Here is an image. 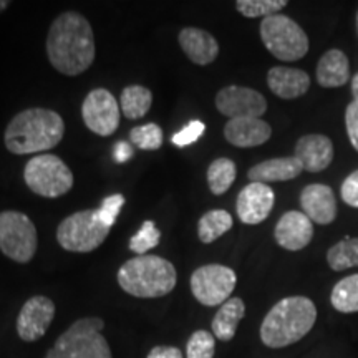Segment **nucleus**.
I'll return each mask as SVG.
<instances>
[{
  "instance_id": "nucleus-3",
  "label": "nucleus",
  "mask_w": 358,
  "mask_h": 358,
  "mask_svg": "<svg viewBox=\"0 0 358 358\" xmlns=\"http://www.w3.org/2000/svg\"><path fill=\"white\" fill-rule=\"evenodd\" d=\"M317 320V308L308 297L294 295L275 303L261 325V340L268 348H284L297 343L310 332Z\"/></svg>"
},
{
  "instance_id": "nucleus-16",
  "label": "nucleus",
  "mask_w": 358,
  "mask_h": 358,
  "mask_svg": "<svg viewBox=\"0 0 358 358\" xmlns=\"http://www.w3.org/2000/svg\"><path fill=\"white\" fill-rule=\"evenodd\" d=\"M302 213L312 222L327 226L337 217V201H335L332 187L325 185H308L301 192Z\"/></svg>"
},
{
  "instance_id": "nucleus-23",
  "label": "nucleus",
  "mask_w": 358,
  "mask_h": 358,
  "mask_svg": "<svg viewBox=\"0 0 358 358\" xmlns=\"http://www.w3.org/2000/svg\"><path fill=\"white\" fill-rule=\"evenodd\" d=\"M245 315V306L244 301L239 297H231L219 307L213 319V335L222 342H229L234 338L237 332L239 322L244 319Z\"/></svg>"
},
{
  "instance_id": "nucleus-7",
  "label": "nucleus",
  "mask_w": 358,
  "mask_h": 358,
  "mask_svg": "<svg viewBox=\"0 0 358 358\" xmlns=\"http://www.w3.org/2000/svg\"><path fill=\"white\" fill-rule=\"evenodd\" d=\"M110 234V227L100 221L98 209L78 211L65 217L57 227V241L69 252L87 254L100 248Z\"/></svg>"
},
{
  "instance_id": "nucleus-39",
  "label": "nucleus",
  "mask_w": 358,
  "mask_h": 358,
  "mask_svg": "<svg viewBox=\"0 0 358 358\" xmlns=\"http://www.w3.org/2000/svg\"><path fill=\"white\" fill-rule=\"evenodd\" d=\"M352 95H353V103L358 105V73H355L352 77Z\"/></svg>"
},
{
  "instance_id": "nucleus-25",
  "label": "nucleus",
  "mask_w": 358,
  "mask_h": 358,
  "mask_svg": "<svg viewBox=\"0 0 358 358\" xmlns=\"http://www.w3.org/2000/svg\"><path fill=\"white\" fill-rule=\"evenodd\" d=\"M232 216L224 209H213L208 211L198 222V236L199 241L203 244H211L214 241H217L219 237L226 234L231 229Z\"/></svg>"
},
{
  "instance_id": "nucleus-12",
  "label": "nucleus",
  "mask_w": 358,
  "mask_h": 358,
  "mask_svg": "<svg viewBox=\"0 0 358 358\" xmlns=\"http://www.w3.org/2000/svg\"><path fill=\"white\" fill-rule=\"evenodd\" d=\"M216 108L229 120L262 118L267 111V101L257 90L231 85L216 95Z\"/></svg>"
},
{
  "instance_id": "nucleus-27",
  "label": "nucleus",
  "mask_w": 358,
  "mask_h": 358,
  "mask_svg": "<svg viewBox=\"0 0 358 358\" xmlns=\"http://www.w3.org/2000/svg\"><path fill=\"white\" fill-rule=\"evenodd\" d=\"M334 308L342 313L358 312V274L338 280L330 295Z\"/></svg>"
},
{
  "instance_id": "nucleus-6",
  "label": "nucleus",
  "mask_w": 358,
  "mask_h": 358,
  "mask_svg": "<svg viewBox=\"0 0 358 358\" xmlns=\"http://www.w3.org/2000/svg\"><path fill=\"white\" fill-rule=\"evenodd\" d=\"M261 40L264 47L282 62H297L307 55L308 37L297 22L287 15L267 17L261 22Z\"/></svg>"
},
{
  "instance_id": "nucleus-14",
  "label": "nucleus",
  "mask_w": 358,
  "mask_h": 358,
  "mask_svg": "<svg viewBox=\"0 0 358 358\" xmlns=\"http://www.w3.org/2000/svg\"><path fill=\"white\" fill-rule=\"evenodd\" d=\"M275 203L272 187L264 182H249L237 196L236 211L244 224L256 226L266 221Z\"/></svg>"
},
{
  "instance_id": "nucleus-24",
  "label": "nucleus",
  "mask_w": 358,
  "mask_h": 358,
  "mask_svg": "<svg viewBox=\"0 0 358 358\" xmlns=\"http://www.w3.org/2000/svg\"><path fill=\"white\" fill-rule=\"evenodd\" d=\"M151 103H153L151 90L141 85H129L122 92L120 108L128 120H140L150 111Z\"/></svg>"
},
{
  "instance_id": "nucleus-19",
  "label": "nucleus",
  "mask_w": 358,
  "mask_h": 358,
  "mask_svg": "<svg viewBox=\"0 0 358 358\" xmlns=\"http://www.w3.org/2000/svg\"><path fill=\"white\" fill-rule=\"evenodd\" d=\"M179 45L182 52L194 65H209L216 60L219 55V43L211 34L206 30L186 27L178 35Z\"/></svg>"
},
{
  "instance_id": "nucleus-11",
  "label": "nucleus",
  "mask_w": 358,
  "mask_h": 358,
  "mask_svg": "<svg viewBox=\"0 0 358 358\" xmlns=\"http://www.w3.org/2000/svg\"><path fill=\"white\" fill-rule=\"evenodd\" d=\"M118 100L106 88H95L85 96L82 105V118L85 127L98 136H111L120 127Z\"/></svg>"
},
{
  "instance_id": "nucleus-22",
  "label": "nucleus",
  "mask_w": 358,
  "mask_h": 358,
  "mask_svg": "<svg viewBox=\"0 0 358 358\" xmlns=\"http://www.w3.org/2000/svg\"><path fill=\"white\" fill-rule=\"evenodd\" d=\"M317 82L324 88L343 87L350 80V64L345 53L338 48L325 52L317 65Z\"/></svg>"
},
{
  "instance_id": "nucleus-34",
  "label": "nucleus",
  "mask_w": 358,
  "mask_h": 358,
  "mask_svg": "<svg viewBox=\"0 0 358 358\" xmlns=\"http://www.w3.org/2000/svg\"><path fill=\"white\" fill-rule=\"evenodd\" d=\"M204 123L199 122V120H194V122L187 123L185 128L181 129V131H178L176 134L173 136V145H176L179 148H185V146H189L192 143H196L199 140L201 136H203L204 133Z\"/></svg>"
},
{
  "instance_id": "nucleus-8",
  "label": "nucleus",
  "mask_w": 358,
  "mask_h": 358,
  "mask_svg": "<svg viewBox=\"0 0 358 358\" xmlns=\"http://www.w3.org/2000/svg\"><path fill=\"white\" fill-rule=\"evenodd\" d=\"M24 179L29 189L42 198H60L73 187V173L58 156L43 153L25 164Z\"/></svg>"
},
{
  "instance_id": "nucleus-28",
  "label": "nucleus",
  "mask_w": 358,
  "mask_h": 358,
  "mask_svg": "<svg viewBox=\"0 0 358 358\" xmlns=\"http://www.w3.org/2000/svg\"><path fill=\"white\" fill-rule=\"evenodd\" d=\"M327 262L337 272L358 267V237L343 239L332 245L327 252Z\"/></svg>"
},
{
  "instance_id": "nucleus-5",
  "label": "nucleus",
  "mask_w": 358,
  "mask_h": 358,
  "mask_svg": "<svg viewBox=\"0 0 358 358\" xmlns=\"http://www.w3.org/2000/svg\"><path fill=\"white\" fill-rule=\"evenodd\" d=\"M105 322L98 317L80 319L57 338L43 358H113L106 338L101 335Z\"/></svg>"
},
{
  "instance_id": "nucleus-36",
  "label": "nucleus",
  "mask_w": 358,
  "mask_h": 358,
  "mask_svg": "<svg viewBox=\"0 0 358 358\" xmlns=\"http://www.w3.org/2000/svg\"><path fill=\"white\" fill-rule=\"evenodd\" d=\"M345 127H347L348 140H350L352 146L355 148L358 153V105H355L353 101L347 106Z\"/></svg>"
},
{
  "instance_id": "nucleus-9",
  "label": "nucleus",
  "mask_w": 358,
  "mask_h": 358,
  "mask_svg": "<svg viewBox=\"0 0 358 358\" xmlns=\"http://www.w3.org/2000/svg\"><path fill=\"white\" fill-rule=\"evenodd\" d=\"M37 229L32 219L19 211L0 213V250L19 264L30 262L37 252Z\"/></svg>"
},
{
  "instance_id": "nucleus-4",
  "label": "nucleus",
  "mask_w": 358,
  "mask_h": 358,
  "mask_svg": "<svg viewBox=\"0 0 358 358\" xmlns=\"http://www.w3.org/2000/svg\"><path fill=\"white\" fill-rule=\"evenodd\" d=\"M120 287L138 299H158L173 292L178 282L176 268L159 256H138L120 267Z\"/></svg>"
},
{
  "instance_id": "nucleus-30",
  "label": "nucleus",
  "mask_w": 358,
  "mask_h": 358,
  "mask_svg": "<svg viewBox=\"0 0 358 358\" xmlns=\"http://www.w3.org/2000/svg\"><path fill=\"white\" fill-rule=\"evenodd\" d=\"M129 140L134 146L143 151H156L163 146V129L156 123H146L141 127H134L129 131Z\"/></svg>"
},
{
  "instance_id": "nucleus-10",
  "label": "nucleus",
  "mask_w": 358,
  "mask_h": 358,
  "mask_svg": "<svg viewBox=\"0 0 358 358\" xmlns=\"http://www.w3.org/2000/svg\"><path fill=\"white\" fill-rule=\"evenodd\" d=\"M237 284V275L231 267L208 264L196 268L191 275V292L206 307H221L229 301Z\"/></svg>"
},
{
  "instance_id": "nucleus-17",
  "label": "nucleus",
  "mask_w": 358,
  "mask_h": 358,
  "mask_svg": "<svg viewBox=\"0 0 358 358\" xmlns=\"http://www.w3.org/2000/svg\"><path fill=\"white\" fill-rule=\"evenodd\" d=\"M295 158L303 171L320 173L330 166L334 159V143L324 134H306L295 145Z\"/></svg>"
},
{
  "instance_id": "nucleus-41",
  "label": "nucleus",
  "mask_w": 358,
  "mask_h": 358,
  "mask_svg": "<svg viewBox=\"0 0 358 358\" xmlns=\"http://www.w3.org/2000/svg\"><path fill=\"white\" fill-rule=\"evenodd\" d=\"M357 30H358V13H357Z\"/></svg>"
},
{
  "instance_id": "nucleus-38",
  "label": "nucleus",
  "mask_w": 358,
  "mask_h": 358,
  "mask_svg": "<svg viewBox=\"0 0 358 358\" xmlns=\"http://www.w3.org/2000/svg\"><path fill=\"white\" fill-rule=\"evenodd\" d=\"M113 156L118 163H127L128 159H131L133 156V148L131 145H128L127 141H120L116 143L115 150H113Z\"/></svg>"
},
{
  "instance_id": "nucleus-2",
  "label": "nucleus",
  "mask_w": 358,
  "mask_h": 358,
  "mask_svg": "<svg viewBox=\"0 0 358 358\" xmlns=\"http://www.w3.org/2000/svg\"><path fill=\"white\" fill-rule=\"evenodd\" d=\"M64 134V118L57 111L29 108L13 116L7 124L3 143L13 155L43 153L55 148Z\"/></svg>"
},
{
  "instance_id": "nucleus-35",
  "label": "nucleus",
  "mask_w": 358,
  "mask_h": 358,
  "mask_svg": "<svg viewBox=\"0 0 358 358\" xmlns=\"http://www.w3.org/2000/svg\"><path fill=\"white\" fill-rule=\"evenodd\" d=\"M340 194L350 208H358V169L353 171L350 176H347V179H343Z\"/></svg>"
},
{
  "instance_id": "nucleus-31",
  "label": "nucleus",
  "mask_w": 358,
  "mask_h": 358,
  "mask_svg": "<svg viewBox=\"0 0 358 358\" xmlns=\"http://www.w3.org/2000/svg\"><path fill=\"white\" fill-rule=\"evenodd\" d=\"M161 241V232L153 221H145L141 229L129 239V250L138 256H146L150 249L156 248Z\"/></svg>"
},
{
  "instance_id": "nucleus-32",
  "label": "nucleus",
  "mask_w": 358,
  "mask_h": 358,
  "mask_svg": "<svg viewBox=\"0 0 358 358\" xmlns=\"http://www.w3.org/2000/svg\"><path fill=\"white\" fill-rule=\"evenodd\" d=\"M216 352V337L208 330H196L187 340V358H214Z\"/></svg>"
},
{
  "instance_id": "nucleus-18",
  "label": "nucleus",
  "mask_w": 358,
  "mask_h": 358,
  "mask_svg": "<svg viewBox=\"0 0 358 358\" xmlns=\"http://www.w3.org/2000/svg\"><path fill=\"white\" fill-rule=\"evenodd\" d=\"M224 136L232 146L256 148L271 140L272 128L262 118H234L224 127Z\"/></svg>"
},
{
  "instance_id": "nucleus-37",
  "label": "nucleus",
  "mask_w": 358,
  "mask_h": 358,
  "mask_svg": "<svg viewBox=\"0 0 358 358\" xmlns=\"http://www.w3.org/2000/svg\"><path fill=\"white\" fill-rule=\"evenodd\" d=\"M146 358H182V353L176 347H155L148 353Z\"/></svg>"
},
{
  "instance_id": "nucleus-21",
  "label": "nucleus",
  "mask_w": 358,
  "mask_h": 358,
  "mask_svg": "<svg viewBox=\"0 0 358 358\" xmlns=\"http://www.w3.org/2000/svg\"><path fill=\"white\" fill-rule=\"evenodd\" d=\"M303 171L302 164L295 156H285V158H272L256 164L248 171L250 182H277L290 181L295 179Z\"/></svg>"
},
{
  "instance_id": "nucleus-33",
  "label": "nucleus",
  "mask_w": 358,
  "mask_h": 358,
  "mask_svg": "<svg viewBox=\"0 0 358 358\" xmlns=\"http://www.w3.org/2000/svg\"><path fill=\"white\" fill-rule=\"evenodd\" d=\"M124 206V198L122 194H111L108 198L103 199L100 208H98V216H100V221L105 224L106 227H113L116 222V217H118L120 211Z\"/></svg>"
},
{
  "instance_id": "nucleus-20",
  "label": "nucleus",
  "mask_w": 358,
  "mask_h": 358,
  "mask_svg": "<svg viewBox=\"0 0 358 358\" xmlns=\"http://www.w3.org/2000/svg\"><path fill=\"white\" fill-rule=\"evenodd\" d=\"M267 85L271 92L282 100H295L308 92L310 77L299 69L272 66L267 73Z\"/></svg>"
},
{
  "instance_id": "nucleus-13",
  "label": "nucleus",
  "mask_w": 358,
  "mask_h": 358,
  "mask_svg": "<svg viewBox=\"0 0 358 358\" xmlns=\"http://www.w3.org/2000/svg\"><path fill=\"white\" fill-rule=\"evenodd\" d=\"M55 319V303L43 295L30 297L17 317V334L24 342H37Z\"/></svg>"
},
{
  "instance_id": "nucleus-1",
  "label": "nucleus",
  "mask_w": 358,
  "mask_h": 358,
  "mask_svg": "<svg viewBox=\"0 0 358 358\" xmlns=\"http://www.w3.org/2000/svg\"><path fill=\"white\" fill-rule=\"evenodd\" d=\"M47 55L53 69L69 77L82 75L93 65L95 35L82 13L69 10L53 20L47 35Z\"/></svg>"
},
{
  "instance_id": "nucleus-29",
  "label": "nucleus",
  "mask_w": 358,
  "mask_h": 358,
  "mask_svg": "<svg viewBox=\"0 0 358 358\" xmlns=\"http://www.w3.org/2000/svg\"><path fill=\"white\" fill-rule=\"evenodd\" d=\"M287 7V0H237V12L243 13L248 19H267L277 15L282 8Z\"/></svg>"
},
{
  "instance_id": "nucleus-26",
  "label": "nucleus",
  "mask_w": 358,
  "mask_h": 358,
  "mask_svg": "<svg viewBox=\"0 0 358 358\" xmlns=\"http://www.w3.org/2000/svg\"><path fill=\"white\" fill-rule=\"evenodd\" d=\"M237 176L236 163L229 158L214 159L208 168V186L213 194L221 196L229 191Z\"/></svg>"
},
{
  "instance_id": "nucleus-40",
  "label": "nucleus",
  "mask_w": 358,
  "mask_h": 358,
  "mask_svg": "<svg viewBox=\"0 0 358 358\" xmlns=\"http://www.w3.org/2000/svg\"><path fill=\"white\" fill-rule=\"evenodd\" d=\"M8 6H10V2H7V0H0V12L6 10Z\"/></svg>"
},
{
  "instance_id": "nucleus-15",
  "label": "nucleus",
  "mask_w": 358,
  "mask_h": 358,
  "mask_svg": "<svg viewBox=\"0 0 358 358\" xmlns=\"http://www.w3.org/2000/svg\"><path fill=\"white\" fill-rule=\"evenodd\" d=\"M313 222L302 211H289L275 224L274 239L285 250H302L310 244Z\"/></svg>"
}]
</instances>
